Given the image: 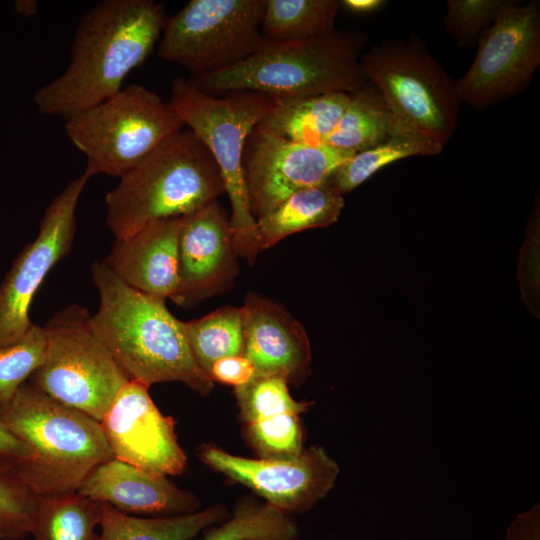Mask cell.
I'll list each match as a JSON object with an SVG mask.
<instances>
[{
  "label": "cell",
  "instance_id": "cell-1",
  "mask_svg": "<svg viewBox=\"0 0 540 540\" xmlns=\"http://www.w3.org/2000/svg\"><path fill=\"white\" fill-rule=\"evenodd\" d=\"M167 16L154 0H104L80 17L65 71L34 93L38 111L65 120L121 89L153 52Z\"/></svg>",
  "mask_w": 540,
  "mask_h": 540
},
{
  "label": "cell",
  "instance_id": "cell-2",
  "mask_svg": "<svg viewBox=\"0 0 540 540\" xmlns=\"http://www.w3.org/2000/svg\"><path fill=\"white\" fill-rule=\"evenodd\" d=\"M99 307L91 326L130 380L149 387L180 382L208 395L214 382L196 363L183 322L165 300L142 293L120 280L102 261L91 267Z\"/></svg>",
  "mask_w": 540,
  "mask_h": 540
},
{
  "label": "cell",
  "instance_id": "cell-3",
  "mask_svg": "<svg viewBox=\"0 0 540 540\" xmlns=\"http://www.w3.org/2000/svg\"><path fill=\"white\" fill-rule=\"evenodd\" d=\"M368 41L365 31L336 28L308 40L273 41L266 38L246 60L189 79L201 91L213 96L253 91L277 100L331 93L352 94L368 83L360 66Z\"/></svg>",
  "mask_w": 540,
  "mask_h": 540
},
{
  "label": "cell",
  "instance_id": "cell-4",
  "mask_svg": "<svg viewBox=\"0 0 540 540\" xmlns=\"http://www.w3.org/2000/svg\"><path fill=\"white\" fill-rule=\"evenodd\" d=\"M0 418L32 451L11 473L39 497L76 493L94 468L114 458L99 421L28 381L0 404Z\"/></svg>",
  "mask_w": 540,
  "mask_h": 540
},
{
  "label": "cell",
  "instance_id": "cell-5",
  "mask_svg": "<svg viewBox=\"0 0 540 540\" xmlns=\"http://www.w3.org/2000/svg\"><path fill=\"white\" fill-rule=\"evenodd\" d=\"M119 178L105 198L106 224L115 239L156 220L183 217L225 193L213 156L188 128L169 136Z\"/></svg>",
  "mask_w": 540,
  "mask_h": 540
},
{
  "label": "cell",
  "instance_id": "cell-6",
  "mask_svg": "<svg viewBox=\"0 0 540 540\" xmlns=\"http://www.w3.org/2000/svg\"><path fill=\"white\" fill-rule=\"evenodd\" d=\"M170 107L213 156L231 205L230 228L239 257L254 264L262 251L243 172L247 136L274 108L275 99L253 91L222 97L201 91L190 79L177 77L171 86Z\"/></svg>",
  "mask_w": 540,
  "mask_h": 540
},
{
  "label": "cell",
  "instance_id": "cell-7",
  "mask_svg": "<svg viewBox=\"0 0 540 540\" xmlns=\"http://www.w3.org/2000/svg\"><path fill=\"white\" fill-rule=\"evenodd\" d=\"M365 78L381 94L393 134L444 146L456 132L461 102L453 80L417 35L382 40L360 58Z\"/></svg>",
  "mask_w": 540,
  "mask_h": 540
},
{
  "label": "cell",
  "instance_id": "cell-8",
  "mask_svg": "<svg viewBox=\"0 0 540 540\" xmlns=\"http://www.w3.org/2000/svg\"><path fill=\"white\" fill-rule=\"evenodd\" d=\"M89 311L70 304L43 327V358L28 382L67 407L101 421L130 380L94 332Z\"/></svg>",
  "mask_w": 540,
  "mask_h": 540
},
{
  "label": "cell",
  "instance_id": "cell-9",
  "mask_svg": "<svg viewBox=\"0 0 540 540\" xmlns=\"http://www.w3.org/2000/svg\"><path fill=\"white\" fill-rule=\"evenodd\" d=\"M184 125L168 102L140 84L66 120L65 132L87 160L85 173L121 177Z\"/></svg>",
  "mask_w": 540,
  "mask_h": 540
},
{
  "label": "cell",
  "instance_id": "cell-10",
  "mask_svg": "<svg viewBox=\"0 0 540 540\" xmlns=\"http://www.w3.org/2000/svg\"><path fill=\"white\" fill-rule=\"evenodd\" d=\"M265 0H191L167 16L157 55L196 77L236 65L265 41Z\"/></svg>",
  "mask_w": 540,
  "mask_h": 540
},
{
  "label": "cell",
  "instance_id": "cell-11",
  "mask_svg": "<svg viewBox=\"0 0 540 540\" xmlns=\"http://www.w3.org/2000/svg\"><path fill=\"white\" fill-rule=\"evenodd\" d=\"M457 81L461 102L483 111L526 90L540 65V2L506 0Z\"/></svg>",
  "mask_w": 540,
  "mask_h": 540
},
{
  "label": "cell",
  "instance_id": "cell-12",
  "mask_svg": "<svg viewBox=\"0 0 540 540\" xmlns=\"http://www.w3.org/2000/svg\"><path fill=\"white\" fill-rule=\"evenodd\" d=\"M89 179L83 172L52 200L37 237L23 248L0 283V347L18 342L32 327L31 303L49 271L71 250L76 208Z\"/></svg>",
  "mask_w": 540,
  "mask_h": 540
},
{
  "label": "cell",
  "instance_id": "cell-13",
  "mask_svg": "<svg viewBox=\"0 0 540 540\" xmlns=\"http://www.w3.org/2000/svg\"><path fill=\"white\" fill-rule=\"evenodd\" d=\"M354 154L325 144L296 143L256 125L242 156L252 215L258 219L295 192L331 182Z\"/></svg>",
  "mask_w": 540,
  "mask_h": 540
},
{
  "label": "cell",
  "instance_id": "cell-14",
  "mask_svg": "<svg viewBox=\"0 0 540 540\" xmlns=\"http://www.w3.org/2000/svg\"><path fill=\"white\" fill-rule=\"evenodd\" d=\"M200 458L213 470L288 514L313 508L333 489L340 472L337 462L318 445L277 458H248L205 446Z\"/></svg>",
  "mask_w": 540,
  "mask_h": 540
},
{
  "label": "cell",
  "instance_id": "cell-15",
  "mask_svg": "<svg viewBox=\"0 0 540 540\" xmlns=\"http://www.w3.org/2000/svg\"><path fill=\"white\" fill-rule=\"evenodd\" d=\"M100 424L114 458L158 475L184 472L187 456L179 444L175 421L161 413L148 385L129 380Z\"/></svg>",
  "mask_w": 540,
  "mask_h": 540
},
{
  "label": "cell",
  "instance_id": "cell-16",
  "mask_svg": "<svg viewBox=\"0 0 540 540\" xmlns=\"http://www.w3.org/2000/svg\"><path fill=\"white\" fill-rule=\"evenodd\" d=\"M230 217L218 201L182 217L178 243V287L171 299L190 307L222 293L238 274Z\"/></svg>",
  "mask_w": 540,
  "mask_h": 540
},
{
  "label": "cell",
  "instance_id": "cell-17",
  "mask_svg": "<svg viewBox=\"0 0 540 540\" xmlns=\"http://www.w3.org/2000/svg\"><path fill=\"white\" fill-rule=\"evenodd\" d=\"M243 311V355L256 376H279L299 385L310 374L312 353L303 325L285 308L264 296L248 293Z\"/></svg>",
  "mask_w": 540,
  "mask_h": 540
},
{
  "label": "cell",
  "instance_id": "cell-18",
  "mask_svg": "<svg viewBox=\"0 0 540 540\" xmlns=\"http://www.w3.org/2000/svg\"><path fill=\"white\" fill-rule=\"evenodd\" d=\"M77 493L140 517L185 515L200 508L197 496L178 487L168 476L147 472L116 458L94 468Z\"/></svg>",
  "mask_w": 540,
  "mask_h": 540
},
{
  "label": "cell",
  "instance_id": "cell-19",
  "mask_svg": "<svg viewBox=\"0 0 540 540\" xmlns=\"http://www.w3.org/2000/svg\"><path fill=\"white\" fill-rule=\"evenodd\" d=\"M182 217L153 221L115 239L102 262L124 283L165 300L178 287V243Z\"/></svg>",
  "mask_w": 540,
  "mask_h": 540
},
{
  "label": "cell",
  "instance_id": "cell-20",
  "mask_svg": "<svg viewBox=\"0 0 540 540\" xmlns=\"http://www.w3.org/2000/svg\"><path fill=\"white\" fill-rule=\"evenodd\" d=\"M343 208L344 195L332 182L295 192L270 213L256 219L262 250L291 234L334 224Z\"/></svg>",
  "mask_w": 540,
  "mask_h": 540
},
{
  "label": "cell",
  "instance_id": "cell-21",
  "mask_svg": "<svg viewBox=\"0 0 540 540\" xmlns=\"http://www.w3.org/2000/svg\"><path fill=\"white\" fill-rule=\"evenodd\" d=\"M351 94L331 93L275 100L259 125L279 137L310 146L324 144L349 104Z\"/></svg>",
  "mask_w": 540,
  "mask_h": 540
},
{
  "label": "cell",
  "instance_id": "cell-22",
  "mask_svg": "<svg viewBox=\"0 0 540 540\" xmlns=\"http://www.w3.org/2000/svg\"><path fill=\"white\" fill-rule=\"evenodd\" d=\"M229 516L223 504L185 515L140 517L124 514L101 503L99 540H192Z\"/></svg>",
  "mask_w": 540,
  "mask_h": 540
},
{
  "label": "cell",
  "instance_id": "cell-23",
  "mask_svg": "<svg viewBox=\"0 0 540 540\" xmlns=\"http://www.w3.org/2000/svg\"><path fill=\"white\" fill-rule=\"evenodd\" d=\"M392 135L390 112L381 94L368 82L351 94L348 106L324 144L358 153L384 142Z\"/></svg>",
  "mask_w": 540,
  "mask_h": 540
},
{
  "label": "cell",
  "instance_id": "cell-24",
  "mask_svg": "<svg viewBox=\"0 0 540 540\" xmlns=\"http://www.w3.org/2000/svg\"><path fill=\"white\" fill-rule=\"evenodd\" d=\"M337 0H265L261 23L264 37L273 41H301L335 29Z\"/></svg>",
  "mask_w": 540,
  "mask_h": 540
},
{
  "label": "cell",
  "instance_id": "cell-25",
  "mask_svg": "<svg viewBox=\"0 0 540 540\" xmlns=\"http://www.w3.org/2000/svg\"><path fill=\"white\" fill-rule=\"evenodd\" d=\"M101 503L79 493L40 497L31 535L35 540H99Z\"/></svg>",
  "mask_w": 540,
  "mask_h": 540
},
{
  "label": "cell",
  "instance_id": "cell-26",
  "mask_svg": "<svg viewBox=\"0 0 540 540\" xmlns=\"http://www.w3.org/2000/svg\"><path fill=\"white\" fill-rule=\"evenodd\" d=\"M192 540H298L299 527L291 514L275 506L245 499L221 523Z\"/></svg>",
  "mask_w": 540,
  "mask_h": 540
},
{
  "label": "cell",
  "instance_id": "cell-27",
  "mask_svg": "<svg viewBox=\"0 0 540 540\" xmlns=\"http://www.w3.org/2000/svg\"><path fill=\"white\" fill-rule=\"evenodd\" d=\"M183 329L196 363L207 375L215 361L243 355L242 307H220L201 318L183 322Z\"/></svg>",
  "mask_w": 540,
  "mask_h": 540
},
{
  "label": "cell",
  "instance_id": "cell-28",
  "mask_svg": "<svg viewBox=\"0 0 540 540\" xmlns=\"http://www.w3.org/2000/svg\"><path fill=\"white\" fill-rule=\"evenodd\" d=\"M443 148L419 136L393 134L384 142L355 153L337 171L331 182L344 195L392 162L413 156H434L441 153Z\"/></svg>",
  "mask_w": 540,
  "mask_h": 540
},
{
  "label": "cell",
  "instance_id": "cell-29",
  "mask_svg": "<svg viewBox=\"0 0 540 540\" xmlns=\"http://www.w3.org/2000/svg\"><path fill=\"white\" fill-rule=\"evenodd\" d=\"M288 382L279 376H255L244 386L235 388L239 415L243 424L282 413L302 414L311 405L295 400Z\"/></svg>",
  "mask_w": 540,
  "mask_h": 540
},
{
  "label": "cell",
  "instance_id": "cell-30",
  "mask_svg": "<svg viewBox=\"0 0 540 540\" xmlns=\"http://www.w3.org/2000/svg\"><path fill=\"white\" fill-rule=\"evenodd\" d=\"M245 438L261 458L287 457L304 449L300 415L282 413L244 424Z\"/></svg>",
  "mask_w": 540,
  "mask_h": 540
},
{
  "label": "cell",
  "instance_id": "cell-31",
  "mask_svg": "<svg viewBox=\"0 0 540 540\" xmlns=\"http://www.w3.org/2000/svg\"><path fill=\"white\" fill-rule=\"evenodd\" d=\"M45 346L43 327L33 324L18 342L0 347V404L28 381L43 358Z\"/></svg>",
  "mask_w": 540,
  "mask_h": 540
},
{
  "label": "cell",
  "instance_id": "cell-32",
  "mask_svg": "<svg viewBox=\"0 0 540 540\" xmlns=\"http://www.w3.org/2000/svg\"><path fill=\"white\" fill-rule=\"evenodd\" d=\"M40 497L13 473L0 470V540L31 535Z\"/></svg>",
  "mask_w": 540,
  "mask_h": 540
},
{
  "label": "cell",
  "instance_id": "cell-33",
  "mask_svg": "<svg viewBox=\"0 0 540 540\" xmlns=\"http://www.w3.org/2000/svg\"><path fill=\"white\" fill-rule=\"evenodd\" d=\"M506 0H448L444 26L460 48L476 45Z\"/></svg>",
  "mask_w": 540,
  "mask_h": 540
},
{
  "label": "cell",
  "instance_id": "cell-34",
  "mask_svg": "<svg viewBox=\"0 0 540 540\" xmlns=\"http://www.w3.org/2000/svg\"><path fill=\"white\" fill-rule=\"evenodd\" d=\"M208 376L214 383L238 388L253 380L256 370L244 355H234L215 361L208 371Z\"/></svg>",
  "mask_w": 540,
  "mask_h": 540
},
{
  "label": "cell",
  "instance_id": "cell-35",
  "mask_svg": "<svg viewBox=\"0 0 540 540\" xmlns=\"http://www.w3.org/2000/svg\"><path fill=\"white\" fill-rule=\"evenodd\" d=\"M31 458L30 448L15 436L0 418V470L11 472L18 464Z\"/></svg>",
  "mask_w": 540,
  "mask_h": 540
},
{
  "label": "cell",
  "instance_id": "cell-36",
  "mask_svg": "<svg viewBox=\"0 0 540 540\" xmlns=\"http://www.w3.org/2000/svg\"><path fill=\"white\" fill-rule=\"evenodd\" d=\"M505 540H540V505L518 513L508 526Z\"/></svg>",
  "mask_w": 540,
  "mask_h": 540
},
{
  "label": "cell",
  "instance_id": "cell-37",
  "mask_svg": "<svg viewBox=\"0 0 540 540\" xmlns=\"http://www.w3.org/2000/svg\"><path fill=\"white\" fill-rule=\"evenodd\" d=\"M386 1L383 0H343L340 1V5L344 6L347 10L357 14H368L376 12Z\"/></svg>",
  "mask_w": 540,
  "mask_h": 540
},
{
  "label": "cell",
  "instance_id": "cell-38",
  "mask_svg": "<svg viewBox=\"0 0 540 540\" xmlns=\"http://www.w3.org/2000/svg\"><path fill=\"white\" fill-rule=\"evenodd\" d=\"M39 4L35 0H21L15 2V11L25 17L36 15Z\"/></svg>",
  "mask_w": 540,
  "mask_h": 540
}]
</instances>
